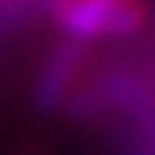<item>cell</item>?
I'll return each instance as SVG.
<instances>
[{
    "instance_id": "cell-1",
    "label": "cell",
    "mask_w": 155,
    "mask_h": 155,
    "mask_svg": "<svg viewBox=\"0 0 155 155\" xmlns=\"http://www.w3.org/2000/svg\"><path fill=\"white\" fill-rule=\"evenodd\" d=\"M50 17L69 43L86 46L96 40H125L145 30L149 7L145 0H53Z\"/></svg>"
}]
</instances>
